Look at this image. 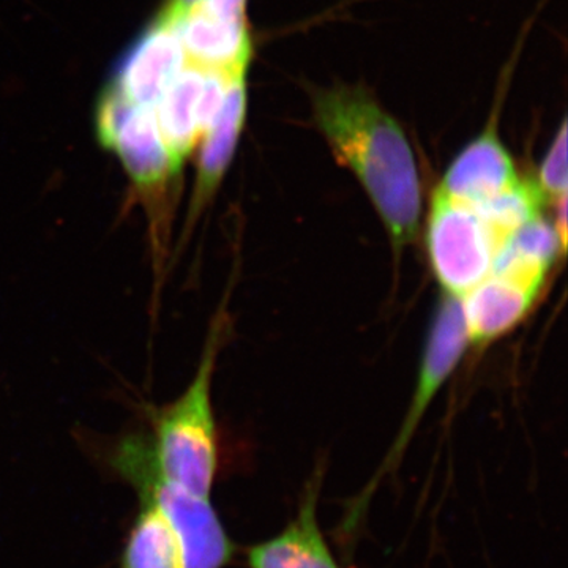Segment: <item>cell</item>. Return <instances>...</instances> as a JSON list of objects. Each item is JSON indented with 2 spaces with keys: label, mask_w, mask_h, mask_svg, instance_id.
Wrapping results in <instances>:
<instances>
[{
  "label": "cell",
  "mask_w": 568,
  "mask_h": 568,
  "mask_svg": "<svg viewBox=\"0 0 568 568\" xmlns=\"http://www.w3.org/2000/svg\"><path fill=\"white\" fill-rule=\"evenodd\" d=\"M313 111L335 159L362 183L399 254L416 239L422 213L417 163L402 126L354 85L317 89Z\"/></svg>",
  "instance_id": "obj_1"
},
{
  "label": "cell",
  "mask_w": 568,
  "mask_h": 568,
  "mask_svg": "<svg viewBox=\"0 0 568 568\" xmlns=\"http://www.w3.org/2000/svg\"><path fill=\"white\" fill-rule=\"evenodd\" d=\"M222 331V317H216L192 384L174 403L149 413V436L160 473L171 484L201 497H211L219 473L212 377Z\"/></svg>",
  "instance_id": "obj_2"
},
{
  "label": "cell",
  "mask_w": 568,
  "mask_h": 568,
  "mask_svg": "<svg viewBox=\"0 0 568 568\" xmlns=\"http://www.w3.org/2000/svg\"><path fill=\"white\" fill-rule=\"evenodd\" d=\"M108 463L136 491L140 503L159 508L181 547L185 568H224L234 558L235 545L211 497L192 495L160 473L149 432L126 433L108 452Z\"/></svg>",
  "instance_id": "obj_3"
},
{
  "label": "cell",
  "mask_w": 568,
  "mask_h": 568,
  "mask_svg": "<svg viewBox=\"0 0 568 568\" xmlns=\"http://www.w3.org/2000/svg\"><path fill=\"white\" fill-rule=\"evenodd\" d=\"M97 140L115 153L148 213L155 257L166 241L168 192L179 174L152 106H138L108 88L95 114Z\"/></svg>",
  "instance_id": "obj_4"
},
{
  "label": "cell",
  "mask_w": 568,
  "mask_h": 568,
  "mask_svg": "<svg viewBox=\"0 0 568 568\" xmlns=\"http://www.w3.org/2000/svg\"><path fill=\"white\" fill-rule=\"evenodd\" d=\"M429 263L452 297H465L491 272L497 248L473 205L435 192L426 227Z\"/></svg>",
  "instance_id": "obj_5"
},
{
  "label": "cell",
  "mask_w": 568,
  "mask_h": 568,
  "mask_svg": "<svg viewBox=\"0 0 568 568\" xmlns=\"http://www.w3.org/2000/svg\"><path fill=\"white\" fill-rule=\"evenodd\" d=\"M160 17L173 26L186 62L227 77H241L253 59V39L248 22H227L190 7L175 10L164 3Z\"/></svg>",
  "instance_id": "obj_6"
},
{
  "label": "cell",
  "mask_w": 568,
  "mask_h": 568,
  "mask_svg": "<svg viewBox=\"0 0 568 568\" xmlns=\"http://www.w3.org/2000/svg\"><path fill=\"white\" fill-rule=\"evenodd\" d=\"M467 342L469 338H467L463 304L459 298L446 294L437 306L428 343H426L424 361H422L420 372H418L416 394L410 402L405 425L399 432L388 463L394 462L405 450L414 429L424 417L426 407L432 405L439 388L457 368L463 354H465Z\"/></svg>",
  "instance_id": "obj_7"
},
{
  "label": "cell",
  "mask_w": 568,
  "mask_h": 568,
  "mask_svg": "<svg viewBox=\"0 0 568 568\" xmlns=\"http://www.w3.org/2000/svg\"><path fill=\"white\" fill-rule=\"evenodd\" d=\"M186 65L173 26L156 14L126 51L110 88L138 106H153L175 74Z\"/></svg>",
  "instance_id": "obj_8"
},
{
  "label": "cell",
  "mask_w": 568,
  "mask_h": 568,
  "mask_svg": "<svg viewBox=\"0 0 568 568\" xmlns=\"http://www.w3.org/2000/svg\"><path fill=\"white\" fill-rule=\"evenodd\" d=\"M246 77L231 81L226 99L211 129L200 141L196 178H194L192 200L183 223L182 244L190 237L197 220L215 197L227 168L237 151L239 140L246 118Z\"/></svg>",
  "instance_id": "obj_9"
},
{
  "label": "cell",
  "mask_w": 568,
  "mask_h": 568,
  "mask_svg": "<svg viewBox=\"0 0 568 568\" xmlns=\"http://www.w3.org/2000/svg\"><path fill=\"white\" fill-rule=\"evenodd\" d=\"M320 493L321 476L316 474L306 485L294 518L282 532L248 549L250 568H342L317 518Z\"/></svg>",
  "instance_id": "obj_10"
},
{
  "label": "cell",
  "mask_w": 568,
  "mask_h": 568,
  "mask_svg": "<svg viewBox=\"0 0 568 568\" xmlns=\"http://www.w3.org/2000/svg\"><path fill=\"white\" fill-rule=\"evenodd\" d=\"M519 181L514 159L497 134L496 125L469 142L444 174L436 192L476 205L506 192Z\"/></svg>",
  "instance_id": "obj_11"
},
{
  "label": "cell",
  "mask_w": 568,
  "mask_h": 568,
  "mask_svg": "<svg viewBox=\"0 0 568 568\" xmlns=\"http://www.w3.org/2000/svg\"><path fill=\"white\" fill-rule=\"evenodd\" d=\"M540 290L507 276H487L466 294L463 305L467 338L476 346L506 335L528 315Z\"/></svg>",
  "instance_id": "obj_12"
},
{
  "label": "cell",
  "mask_w": 568,
  "mask_h": 568,
  "mask_svg": "<svg viewBox=\"0 0 568 568\" xmlns=\"http://www.w3.org/2000/svg\"><path fill=\"white\" fill-rule=\"evenodd\" d=\"M204 74L203 69L186 62L152 106L173 160L174 170L179 174L190 153L201 141L197 103Z\"/></svg>",
  "instance_id": "obj_13"
},
{
  "label": "cell",
  "mask_w": 568,
  "mask_h": 568,
  "mask_svg": "<svg viewBox=\"0 0 568 568\" xmlns=\"http://www.w3.org/2000/svg\"><path fill=\"white\" fill-rule=\"evenodd\" d=\"M566 253L555 226L547 220H532L517 231L496 253L491 272L541 290L549 268Z\"/></svg>",
  "instance_id": "obj_14"
},
{
  "label": "cell",
  "mask_w": 568,
  "mask_h": 568,
  "mask_svg": "<svg viewBox=\"0 0 568 568\" xmlns=\"http://www.w3.org/2000/svg\"><path fill=\"white\" fill-rule=\"evenodd\" d=\"M140 506L126 534L119 568H185L170 523L152 504Z\"/></svg>",
  "instance_id": "obj_15"
},
{
  "label": "cell",
  "mask_w": 568,
  "mask_h": 568,
  "mask_svg": "<svg viewBox=\"0 0 568 568\" xmlns=\"http://www.w3.org/2000/svg\"><path fill=\"white\" fill-rule=\"evenodd\" d=\"M547 203V196L541 193L537 182L528 179V181H518L506 192L497 194L474 209L499 252L511 235L541 215V209Z\"/></svg>",
  "instance_id": "obj_16"
},
{
  "label": "cell",
  "mask_w": 568,
  "mask_h": 568,
  "mask_svg": "<svg viewBox=\"0 0 568 568\" xmlns=\"http://www.w3.org/2000/svg\"><path fill=\"white\" fill-rule=\"evenodd\" d=\"M567 122L564 121L541 163L537 185L548 201H556L567 194Z\"/></svg>",
  "instance_id": "obj_17"
},
{
  "label": "cell",
  "mask_w": 568,
  "mask_h": 568,
  "mask_svg": "<svg viewBox=\"0 0 568 568\" xmlns=\"http://www.w3.org/2000/svg\"><path fill=\"white\" fill-rule=\"evenodd\" d=\"M192 7L203 10L219 20L246 22V0H197Z\"/></svg>",
  "instance_id": "obj_18"
},
{
  "label": "cell",
  "mask_w": 568,
  "mask_h": 568,
  "mask_svg": "<svg viewBox=\"0 0 568 568\" xmlns=\"http://www.w3.org/2000/svg\"><path fill=\"white\" fill-rule=\"evenodd\" d=\"M556 203V223L555 230L560 239V244L567 248V194L558 197Z\"/></svg>",
  "instance_id": "obj_19"
}]
</instances>
